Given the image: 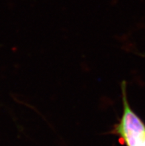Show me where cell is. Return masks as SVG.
<instances>
[{
	"label": "cell",
	"instance_id": "cell-1",
	"mask_svg": "<svg viewBox=\"0 0 145 146\" xmlns=\"http://www.w3.org/2000/svg\"><path fill=\"white\" fill-rule=\"evenodd\" d=\"M121 88L123 110L112 133L124 146H145V122L130 106L124 81L122 82Z\"/></svg>",
	"mask_w": 145,
	"mask_h": 146
}]
</instances>
